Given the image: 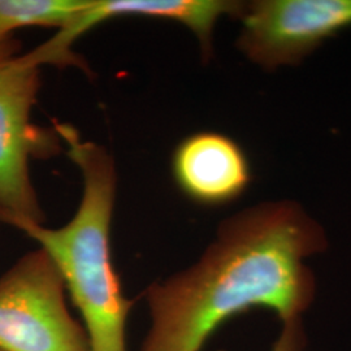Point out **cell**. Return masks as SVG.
<instances>
[{
  "label": "cell",
  "instance_id": "cell-8",
  "mask_svg": "<svg viewBox=\"0 0 351 351\" xmlns=\"http://www.w3.org/2000/svg\"><path fill=\"white\" fill-rule=\"evenodd\" d=\"M88 4V0H0V43L24 27L64 30Z\"/></svg>",
  "mask_w": 351,
  "mask_h": 351
},
{
  "label": "cell",
  "instance_id": "cell-9",
  "mask_svg": "<svg viewBox=\"0 0 351 351\" xmlns=\"http://www.w3.org/2000/svg\"><path fill=\"white\" fill-rule=\"evenodd\" d=\"M308 337L304 329L303 319L281 323V329L269 351H304Z\"/></svg>",
  "mask_w": 351,
  "mask_h": 351
},
{
  "label": "cell",
  "instance_id": "cell-5",
  "mask_svg": "<svg viewBox=\"0 0 351 351\" xmlns=\"http://www.w3.org/2000/svg\"><path fill=\"white\" fill-rule=\"evenodd\" d=\"M236 46L265 72L297 66L351 29V0H250L237 17Z\"/></svg>",
  "mask_w": 351,
  "mask_h": 351
},
{
  "label": "cell",
  "instance_id": "cell-3",
  "mask_svg": "<svg viewBox=\"0 0 351 351\" xmlns=\"http://www.w3.org/2000/svg\"><path fill=\"white\" fill-rule=\"evenodd\" d=\"M40 84V66L23 52L21 42L12 37L0 43V220L46 221L30 162L56 156L64 145L53 128L32 121Z\"/></svg>",
  "mask_w": 351,
  "mask_h": 351
},
{
  "label": "cell",
  "instance_id": "cell-1",
  "mask_svg": "<svg viewBox=\"0 0 351 351\" xmlns=\"http://www.w3.org/2000/svg\"><path fill=\"white\" fill-rule=\"evenodd\" d=\"M328 247L324 226L298 202H261L226 217L195 263L146 289L151 324L139 351H202L251 308L281 323L302 319L317 293L308 261Z\"/></svg>",
  "mask_w": 351,
  "mask_h": 351
},
{
  "label": "cell",
  "instance_id": "cell-7",
  "mask_svg": "<svg viewBox=\"0 0 351 351\" xmlns=\"http://www.w3.org/2000/svg\"><path fill=\"white\" fill-rule=\"evenodd\" d=\"M172 171L182 193L207 207L239 199L252 180L250 160L239 142L213 130L182 139L173 152Z\"/></svg>",
  "mask_w": 351,
  "mask_h": 351
},
{
  "label": "cell",
  "instance_id": "cell-6",
  "mask_svg": "<svg viewBox=\"0 0 351 351\" xmlns=\"http://www.w3.org/2000/svg\"><path fill=\"white\" fill-rule=\"evenodd\" d=\"M241 0H88V7L69 27L29 51L34 63L60 68L75 66L90 75L84 58L72 51L75 40L88 30L117 17H150L176 21L195 36L203 63L213 58L215 29L220 19H237L243 8Z\"/></svg>",
  "mask_w": 351,
  "mask_h": 351
},
{
  "label": "cell",
  "instance_id": "cell-4",
  "mask_svg": "<svg viewBox=\"0 0 351 351\" xmlns=\"http://www.w3.org/2000/svg\"><path fill=\"white\" fill-rule=\"evenodd\" d=\"M65 284L40 247L0 276V351H90L86 330L71 315Z\"/></svg>",
  "mask_w": 351,
  "mask_h": 351
},
{
  "label": "cell",
  "instance_id": "cell-2",
  "mask_svg": "<svg viewBox=\"0 0 351 351\" xmlns=\"http://www.w3.org/2000/svg\"><path fill=\"white\" fill-rule=\"evenodd\" d=\"M53 129L82 176V198L75 216L58 229L17 217L1 219L0 224L21 230L49 254L84 319L90 351H126V319L133 301L123 291L111 252L114 159L104 146L81 138L69 124L55 121Z\"/></svg>",
  "mask_w": 351,
  "mask_h": 351
}]
</instances>
